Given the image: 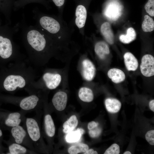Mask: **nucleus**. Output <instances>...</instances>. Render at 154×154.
<instances>
[{
    "label": "nucleus",
    "mask_w": 154,
    "mask_h": 154,
    "mask_svg": "<svg viewBox=\"0 0 154 154\" xmlns=\"http://www.w3.org/2000/svg\"><path fill=\"white\" fill-rule=\"evenodd\" d=\"M23 14L20 23L21 35L29 57L39 60L61 53H69L67 42L54 38L36 25H28Z\"/></svg>",
    "instance_id": "f257e3e1"
},
{
    "label": "nucleus",
    "mask_w": 154,
    "mask_h": 154,
    "mask_svg": "<svg viewBox=\"0 0 154 154\" xmlns=\"http://www.w3.org/2000/svg\"><path fill=\"white\" fill-rule=\"evenodd\" d=\"M33 13L36 25L39 27L54 38L68 43L74 42L71 40L73 26L68 25L62 17L47 14L38 9L34 10Z\"/></svg>",
    "instance_id": "f03ea898"
},
{
    "label": "nucleus",
    "mask_w": 154,
    "mask_h": 154,
    "mask_svg": "<svg viewBox=\"0 0 154 154\" xmlns=\"http://www.w3.org/2000/svg\"><path fill=\"white\" fill-rule=\"evenodd\" d=\"M15 70L12 71V73L7 76L4 81L3 86L7 91L13 92L23 88L33 82L32 78L31 79L25 72Z\"/></svg>",
    "instance_id": "7ed1b4c3"
},
{
    "label": "nucleus",
    "mask_w": 154,
    "mask_h": 154,
    "mask_svg": "<svg viewBox=\"0 0 154 154\" xmlns=\"http://www.w3.org/2000/svg\"><path fill=\"white\" fill-rule=\"evenodd\" d=\"M75 5L74 25L80 33L84 37L88 5L91 0H73Z\"/></svg>",
    "instance_id": "20e7f679"
},
{
    "label": "nucleus",
    "mask_w": 154,
    "mask_h": 154,
    "mask_svg": "<svg viewBox=\"0 0 154 154\" xmlns=\"http://www.w3.org/2000/svg\"><path fill=\"white\" fill-rule=\"evenodd\" d=\"M27 131L31 141L36 144L40 137V128L36 120L27 118L25 121Z\"/></svg>",
    "instance_id": "39448f33"
},
{
    "label": "nucleus",
    "mask_w": 154,
    "mask_h": 154,
    "mask_svg": "<svg viewBox=\"0 0 154 154\" xmlns=\"http://www.w3.org/2000/svg\"><path fill=\"white\" fill-rule=\"evenodd\" d=\"M141 71L146 77H149L154 75V58L149 54L144 55L142 57L140 65Z\"/></svg>",
    "instance_id": "423d86ee"
},
{
    "label": "nucleus",
    "mask_w": 154,
    "mask_h": 154,
    "mask_svg": "<svg viewBox=\"0 0 154 154\" xmlns=\"http://www.w3.org/2000/svg\"><path fill=\"white\" fill-rule=\"evenodd\" d=\"M42 78L46 87L50 90L56 88L61 80V76L60 74L49 72L44 73Z\"/></svg>",
    "instance_id": "0eeeda50"
},
{
    "label": "nucleus",
    "mask_w": 154,
    "mask_h": 154,
    "mask_svg": "<svg viewBox=\"0 0 154 154\" xmlns=\"http://www.w3.org/2000/svg\"><path fill=\"white\" fill-rule=\"evenodd\" d=\"M122 11V8L119 5L112 3L106 6L104 10L103 14L108 20L115 21L121 16Z\"/></svg>",
    "instance_id": "6e6552de"
},
{
    "label": "nucleus",
    "mask_w": 154,
    "mask_h": 154,
    "mask_svg": "<svg viewBox=\"0 0 154 154\" xmlns=\"http://www.w3.org/2000/svg\"><path fill=\"white\" fill-rule=\"evenodd\" d=\"M82 65V74L84 79L88 81L92 80L96 74V69L94 65L87 59L83 60Z\"/></svg>",
    "instance_id": "1a4fd4ad"
},
{
    "label": "nucleus",
    "mask_w": 154,
    "mask_h": 154,
    "mask_svg": "<svg viewBox=\"0 0 154 154\" xmlns=\"http://www.w3.org/2000/svg\"><path fill=\"white\" fill-rule=\"evenodd\" d=\"M67 101V94L64 92L59 91L53 96L52 102L56 109L59 111L64 110L66 108Z\"/></svg>",
    "instance_id": "9d476101"
},
{
    "label": "nucleus",
    "mask_w": 154,
    "mask_h": 154,
    "mask_svg": "<svg viewBox=\"0 0 154 154\" xmlns=\"http://www.w3.org/2000/svg\"><path fill=\"white\" fill-rule=\"evenodd\" d=\"M39 101L37 96L33 94L24 98L19 102L20 108L24 110H29L34 109L37 105Z\"/></svg>",
    "instance_id": "9b49d317"
},
{
    "label": "nucleus",
    "mask_w": 154,
    "mask_h": 154,
    "mask_svg": "<svg viewBox=\"0 0 154 154\" xmlns=\"http://www.w3.org/2000/svg\"><path fill=\"white\" fill-rule=\"evenodd\" d=\"M11 133L15 143L21 145L25 143L28 135L26 131L19 125L12 127Z\"/></svg>",
    "instance_id": "f8f14e48"
},
{
    "label": "nucleus",
    "mask_w": 154,
    "mask_h": 154,
    "mask_svg": "<svg viewBox=\"0 0 154 154\" xmlns=\"http://www.w3.org/2000/svg\"><path fill=\"white\" fill-rule=\"evenodd\" d=\"M94 51L96 54L100 59L104 60L109 54L110 51L107 44L104 41H97L94 46Z\"/></svg>",
    "instance_id": "ddd939ff"
},
{
    "label": "nucleus",
    "mask_w": 154,
    "mask_h": 154,
    "mask_svg": "<svg viewBox=\"0 0 154 154\" xmlns=\"http://www.w3.org/2000/svg\"><path fill=\"white\" fill-rule=\"evenodd\" d=\"M100 31L107 42L110 44L114 43V35L109 23L105 22L102 23L100 26Z\"/></svg>",
    "instance_id": "4468645a"
},
{
    "label": "nucleus",
    "mask_w": 154,
    "mask_h": 154,
    "mask_svg": "<svg viewBox=\"0 0 154 154\" xmlns=\"http://www.w3.org/2000/svg\"><path fill=\"white\" fill-rule=\"evenodd\" d=\"M125 66L128 71H135L137 68L138 63L137 59L131 53L127 52L123 56Z\"/></svg>",
    "instance_id": "2eb2a0df"
},
{
    "label": "nucleus",
    "mask_w": 154,
    "mask_h": 154,
    "mask_svg": "<svg viewBox=\"0 0 154 154\" xmlns=\"http://www.w3.org/2000/svg\"><path fill=\"white\" fill-rule=\"evenodd\" d=\"M108 75L112 81L115 83L122 82L125 80V77L124 72L121 70L117 68L110 69L108 72Z\"/></svg>",
    "instance_id": "dca6fc26"
},
{
    "label": "nucleus",
    "mask_w": 154,
    "mask_h": 154,
    "mask_svg": "<svg viewBox=\"0 0 154 154\" xmlns=\"http://www.w3.org/2000/svg\"><path fill=\"white\" fill-rule=\"evenodd\" d=\"M105 106L109 112L115 113L119 111L121 107V103L118 100L115 98H108L105 102Z\"/></svg>",
    "instance_id": "f3484780"
},
{
    "label": "nucleus",
    "mask_w": 154,
    "mask_h": 154,
    "mask_svg": "<svg viewBox=\"0 0 154 154\" xmlns=\"http://www.w3.org/2000/svg\"><path fill=\"white\" fill-rule=\"evenodd\" d=\"M21 114L18 112L10 113L5 121V124L7 126L13 127L19 125L21 121Z\"/></svg>",
    "instance_id": "a211bd4d"
},
{
    "label": "nucleus",
    "mask_w": 154,
    "mask_h": 154,
    "mask_svg": "<svg viewBox=\"0 0 154 154\" xmlns=\"http://www.w3.org/2000/svg\"><path fill=\"white\" fill-rule=\"evenodd\" d=\"M44 126L47 135L49 137H53L55 134V128L53 121L49 114H47L44 117Z\"/></svg>",
    "instance_id": "6ab92c4d"
},
{
    "label": "nucleus",
    "mask_w": 154,
    "mask_h": 154,
    "mask_svg": "<svg viewBox=\"0 0 154 154\" xmlns=\"http://www.w3.org/2000/svg\"><path fill=\"white\" fill-rule=\"evenodd\" d=\"M84 130L82 128H78L76 131H72L67 133L65 137L66 142L69 143L77 142L81 139L82 135L84 133Z\"/></svg>",
    "instance_id": "aec40b11"
},
{
    "label": "nucleus",
    "mask_w": 154,
    "mask_h": 154,
    "mask_svg": "<svg viewBox=\"0 0 154 154\" xmlns=\"http://www.w3.org/2000/svg\"><path fill=\"white\" fill-rule=\"evenodd\" d=\"M78 96L81 100L86 102H90L94 99V94L92 90L85 87H82L80 89Z\"/></svg>",
    "instance_id": "412c9836"
},
{
    "label": "nucleus",
    "mask_w": 154,
    "mask_h": 154,
    "mask_svg": "<svg viewBox=\"0 0 154 154\" xmlns=\"http://www.w3.org/2000/svg\"><path fill=\"white\" fill-rule=\"evenodd\" d=\"M78 120L76 116H71L70 118L63 124L64 128L63 131L66 133H68L73 131L77 126L78 124Z\"/></svg>",
    "instance_id": "4be33fe9"
},
{
    "label": "nucleus",
    "mask_w": 154,
    "mask_h": 154,
    "mask_svg": "<svg viewBox=\"0 0 154 154\" xmlns=\"http://www.w3.org/2000/svg\"><path fill=\"white\" fill-rule=\"evenodd\" d=\"M136 36V33L135 30L132 27H130L127 29L126 34L121 35L119 37V39L122 42L128 44L134 40Z\"/></svg>",
    "instance_id": "5701e85b"
},
{
    "label": "nucleus",
    "mask_w": 154,
    "mask_h": 154,
    "mask_svg": "<svg viewBox=\"0 0 154 154\" xmlns=\"http://www.w3.org/2000/svg\"><path fill=\"white\" fill-rule=\"evenodd\" d=\"M9 154H24L27 153L28 150L22 145L16 143L11 144L9 147Z\"/></svg>",
    "instance_id": "b1692460"
},
{
    "label": "nucleus",
    "mask_w": 154,
    "mask_h": 154,
    "mask_svg": "<svg viewBox=\"0 0 154 154\" xmlns=\"http://www.w3.org/2000/svg\"><path fill=\"white\" fill-rule=\"evenodd\" d=\"M143 31L150 32L154 29V21L153 19L148 15H145L141 26Z\"/></svg>",
    "instance_id": "393cba45"
},
{
    "label": "nucleus",
    "mask_w": 154,
    "mask_h": 154,
    "mask_svg": "<svg viewBox=\"0 0 154 154\" xmlns=\"http://www.w3.org/2000/svg\"><path fill=\"white\" fill-rule=\"evenodd\" d=\"M88 148V146L86 144L79 143L70 147L68 149V151L70 154H77L80 153H84Z\"/></svg>",
    "instance_id": "a878e982"
},
{
    "label": "nucleus",
    "mask_w": 154,
    "mask_h": 154,
    "mask_svg": "<svg viewBox=\"0 0 154 154\" xmlns=\"http://www.w3.org/2000/svg\"><path fill=\"white\" fill-rule=\"evenodd\" d=\"M67 0H52V1L57 7L58 15L62 17L65 5Z\"/></svg>",
    "instance_id": "bb28decb"
},
{
    "label": "nucleus",
    "mask_w": 154,
    "mask_h": 154,
    "mask_svg": "<svg viewBox=\"0 0 154 154\" xmlns=\"http://www.w3.org/2000/svg\"><path fill=\"white\" fill-rule=\"evenodd\" d=\"M146 12L150 16H154V0H148L145 5Z\"/></svg>",
    "instance_id": "cd10ccee"
},
{
    "label": "nucleus",
    "mask_w": 154,
    "mask_h": 154,
    "mask_svg": "<svg viewBox=\"0 0 154 154\" xmlns=\"http://www.w3.org/2000/svg\"><path fill=\"white\" fill-rule=\"evenodd\" d=\"M120 153L119 147L117 144L114 143L108 148L104 154H119Z\"/></svg>",
    "instance_id": "c85d7f7f"
},
{
    "label": "nucleus",
    "mask_w": 154,
    "mask_h": 154,
    "mask_svg": "<svg viewBox=\"0 0 154 154\" xmlns=\"http://www.w3.org/2000/svg\"><path fill=\"white\" fill-rule=\"evenodd\" d=\"M145 138L147 142L151 145H154V130L148 131L145 135Z\"/></svg>",
    "instance_id": "c756f323"
},
{
    "label": "nucleus",
    "mask_w": 154,
    "mask_h": 154,
    "mask_svg": "<svg viewBox=\"0 0 154 154\" xmlns=\"http://www.w3.org/2000/svg\"><path fill=\"white\" fill-rule=\"evenodd\" d=\"M101 131V128L97 127L92 129L89 130V133L91 137L95 138L100 135Z\"/></svg>",
    "instance_id": "7c9ffc66"
},
{
    "label": "nucleus",
    "mask_w": 154,
    "mask_h": 154,
    "mask_svg": "<svg viewBox=\"0 0 154 154\" xmlns=\"http://www.w3.org/2000/svg\"><path fill=\"white\" fill-rule=\"evenodd\" d=\"M98 124L95 121H93L89 122L88 125V128L89 130L98 127Z\"/></svg>",
    "instance_id": "2f4dec72"
},
{
    "label": "nucleus",
    "mask_w": 154,
    "mask_h": 154,
    "mask_svg": "<svg viewBox=\"0 0 154 154\" xmlns=\"http://www.w3.org/2000/svg\"><path fill=\"white\" fill-rule=\"evenodd\" d=\"M149 106L150 109L153 112H154V100L150 101L149 103Z\"/></svg>",
    "instance_id": "473e14b6"
},
{
    "label": "nucleus",
    "mask_w": 154,
    "mask_h": 154,
    "mask_svg": "<svg viewBox=\"0 0 154 154\" xmlns=\"http://www.w3.org/2000/svg\"><path fill=\"white\" fill-rule=\"evenodd\" d=\"M46 7L47 9H50V7L48 5V3L45 0H39Z\"/></svg>",
    "instance_id": "72a5a7b5"
},
{
    "label": "nucleus",
    "mask_w": 154,
    "mask_h": 154,
    "mask_svg": "<svg viewBox=\"0 0 154 154\" xmlns=\"http://www.w3.org/2000/svg\"><path fill=\"white\" fill-rule=\"evenodd\" d=\"M94 150L92 149H88L85 152L84 154H93L94 152Z\"/></svg>",
    "instance_id": "f704fd0d"
},
{
    "label": "nucleus",
    "mask_w": 154,
    "mask_h": 154,
    "mask_svg": "<svg viewBox=\"0 0 154 154\" xmlns=\"http://www.w3.org/2000/svg\"><path fill=\"white\" fill-rule=\"evenodd\" d=\"M131 153L129 151H126L123 153V154H131Z\"/></svg>",
    "instance_id": "c9c22d12"
},
{
    "label": "nucleus",
    "mask_w": 154,
    "mask_h": 154,
    "mask_svg": "<svg viewBox=\"0 0 154 154\" xmlns=\"http://www.w3.org/2000/svg\"><path fill=\"white\" fill-rule=\"evenodd\" d=\"M2 135V132L1 129H0V137H1Z\"/></svg>",
    "instance_id": "e433bc0d"
},
{
    "label": "nucleus",
    "mask_w": 154,
    "mask_h": 154,
    "mask_svg": "<svg viewBox=\"0 0 154 154\" xmlns=\"http://www.w3.org/2000/svg\"></svg>",
    "instance_id": "4c0bfd02"
}]
</instances>
